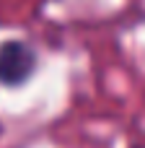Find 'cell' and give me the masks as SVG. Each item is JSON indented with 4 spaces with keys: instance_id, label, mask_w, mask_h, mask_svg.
Segmentation results:
<instances>
[{
    "instance_id": "1",
    "label": "cell",
    "mask_w": 145,
    "mask_h": 148,
    "mask_svg": "<svg viewBox=\"0 0 145 148\" xmlns=\"http://www.w3.org/2000/svg\"><path fill=\"white\" fill-rule=\"evenodd\" d=\"M39 65V55L31 44L21 39L0 42V86L16 88L23 86Z\"/></svg>"
}]
</instances>
